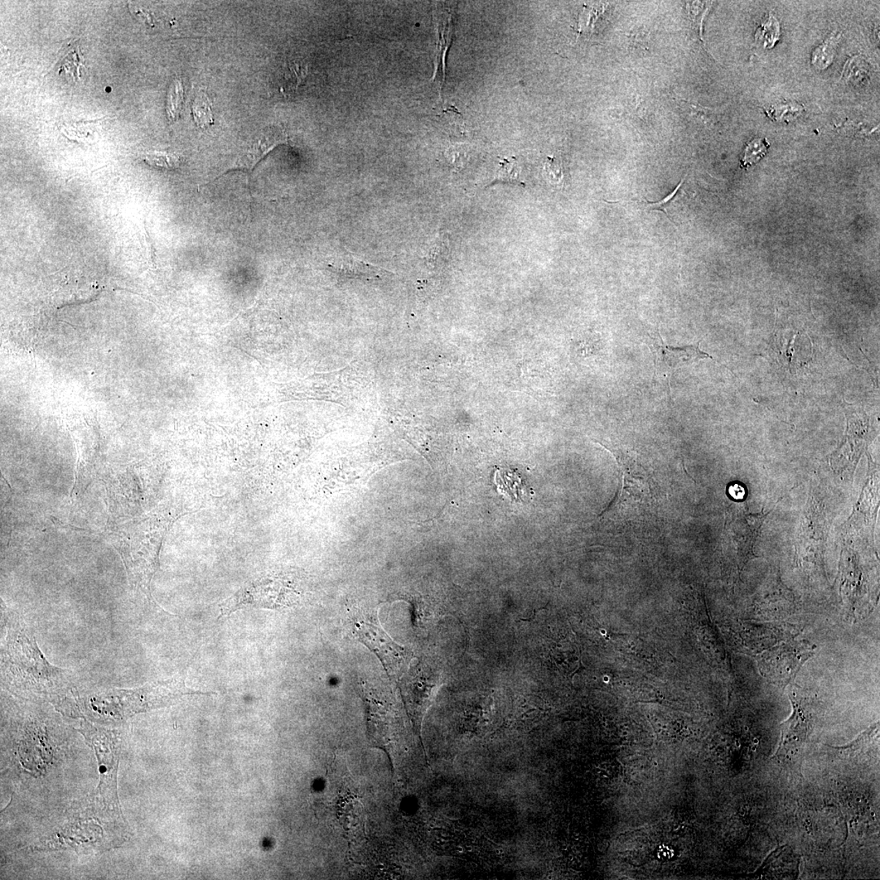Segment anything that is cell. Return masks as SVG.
Returning <instances> with one entry per match:
<instances>
[{"mask_svg":"<svg viewBox=\"0 0 880 880\" xmlns=\"http://www.w3.org/2000/svg\"><path fill=\"white\" fill-rule=\"evenodd\" d=\"M2 681L9 689L22 695L60 698L72 690L69 673L51 665L35 637L19 623H13L7 628L2 652Z\"/></svg>","mask_w":880,"mask_h":880,"instance_id":"6da1fadb","label":"cell"},{"mask_svg":"<svg viewBox=\"0 0 880 880\" xmlns=\"http://www.w3.org/2000/svg\"><path fill=\"white\" fill-rule=\"evenodd\" d=\"M616 458L621 476V487L607 510L613 519H633L653 506L651 478L635 451L616 444L602 443Z\"/></svg>","mask_w":880,"mask_h":880,"instance_id":"7a4b0ae2","label":"cell"},{"mask_svg":"<svg viewBox=\"0 0 880 880\" xmlns=\"http://www.w3.org/2000/svg\"><path fill=\"white\" fill-rule=\"evenodd\" d=\"M206 695L188 689L185 681L173 678L157 681L134 690H111L96 696L91 704L98 710L108 708V713L128 717L134 713L160 708L174 702L182 696Z\"/></svg>","mask_w":880,"mask_h":880,"instance_id":"3957f363","label":"cell"},{"mask_svg":"<svg viewBox=\"0 0 880 880\" xmlns=\"http://www.w3.org/2000/svg\"><path fill=\"white\" fill-rule=\"evenodd\" d=\"M788 696L793 713L781 725L780 743L773 759L783 765L801 766L814 725V706L805 691L796 686H790Z\"/></svg>","mask_w":880,"mask_h":880,"instance_id":"277c9868","label":"cell"},{"mask_svg":"<svg viewBox=\"0 0 880 880\" xmlns=\"http://www.w3.org/2000/svg\"><path fill=\"white\" fill-rule=\"evenodd\" d=\"M812 655V648L805 643H787L759 658V669L768 681L786 686Z\"/></svg>","mask_w":880,"mask_h":880,"instance_id":"5b68a950","label":"cell"},{"mask_svg":"<svg viewBox=\"0 0 880 880\" xmlns=\"http://www.w3.org/2000/svg\"><path fill=\"white\" fill-rule=\"evenodd\" d=\"M770 512L751 514L745 506L734 507L731 519L727 528L728 543H731L736 551L739 560L745 564L748 559L755 558L754 546L760 535L764 521Z\"/></svg>","mask_w":880,"mask_h":880,"instance_id":"8992f818","label":"cell"},{"mask_svg":"<svg viewBox=\"0 0 880 880\" xmlns=\"http://www.w3.org/2000/svg\"><path fill=\"white\" fill-rule=\"evenodd\" d=\"M359 639L376 653L391 676H397L408 663L409 654L395 643L379 626L368 622H358L355 627Z\"/></svg>","mask_w":880,"mask_h":880,"instance_id":"52a82bcc","label":"cell"},{"mask_svg":"<svg viewBox=\"0 0 880 880\" xmlns=\"http://www.w3.org/2000/svg\"><path fill=\"white\" fill-rule=\"evenodd\" d=\"M700 342L678 347H671L665 345L660 333L656 332L654 337H650V342L648 343L654 356L658 373L669 379V377L683 365H691L706 358L714 360L708 353L700 350Z\"/></svg>","mask_w":880,"mask_h":880,"instance_id":"ba28073f","label":"cell"},{"mask_svg":"<svg viewBox=\"0 0 880 880\" xmlns=\"http://www.w3.org/2000/svg\"><path fill=\"white\" fill-rule=\"evenodd\" d=\"M328 267L344 277L372 279L390 275L389 271L358 259L344 248L337 250L333 260L328 264Z\"/></svg>","mask_w":880,"mask_h":880,"instance_id":"9c48e42d","label":"cell"},{"mask_svg":"<svg viewBox=\"0 0 880 880\" xmlns=\"http://www.w3.org/2000/svg\"><path fill=\"white\" fill-rule=\"evenodd\" d=\"M494 483L497 491L513 501H524L528 496V488L521 476L510 469H500L495 472Z\"/></svg>","mask_w":880,"mask_h":880,"instance_id":"30bf717a","label":"cell"},{"mask_svg":"<svg viewBox=\"0 0 880 880\" xmlns=\"http://www.w3.org/2000/svg\"><path fill=\"white\" fill-rule=\"evenodd\" d=\"M287 140V137L283 132L278 130L269 129L265 130V132L259 137L257 142L254 143V147L251 148L248 152V155L245 157L248 160L244 163V165L249 167L254 166L262 158L266 153L273 149L275 145L284 143Z\"/></svg>","mask_w":880,"mask_h":880,"instance_id":"8fae6325","label":"cell"},{"mask_svg":"<svg viewBox=\"0 0 880 880\" xmlns=\"http://www.w3.org/2000/svg\"><path fill=\"white\" fill-rule=\"evenodd\" d=\"M449 254L448 239L446 234L439 235L427 246L424 261L428 267H441Z\"/></svg>","mask_w":880,"mask_h":880,"instance_id":"7c38bea8","label":"cell"},{"mask_svg":"<svg viewBox=\"0 0 880 880\" xmlns=\"http://www.w3.org/2000/svg\"><path fill=\"white\" fill-rule=\"evenodd\" d=\"M756 41L767 50H771L780 38V25L776 17L770 14L767 21L757 29Z\"/></svg>","mask_w":880,"mask_h":880,"instance_id":"4fadbf2b","label":"cell"},{"mask_svg":"<svg viewBox=\"0 0 880 880\" xmlns=\"http://www.w3.org/2000/svg\"><path fill=\"white\" fill-rule=\"evenodd\" d=\"M683 183L684 180L681 181L675 190L672 192L669 196L665 197L663 200L657 202H651L648 201L643 202L642 208H644V209L648 211H663L666 216L669 218V220L672 222V223H673L672 215H674V212L678 210V199L681 196V192H683V190H681V187H683Z\"/></svg>","mask_w":880,"mask_h":880,"instance_id":"5bb4252c","label":"cell"},{"mask_svg":"<svg viewBox=\"0 0 880 880\" xmlns=\"http://www.w3.org/2000/svg\"><path fill=\"white\" fill-rule=\"evenodd\" d=\"M144 162L149 166L154 168L161 169V170L172 171L180 167L182 162L181 156L175 153L166 152H153L147 154L144 158Z\"/></svg>","mask_w":880,"mask_h":880,"instance_id":"9a60e30c","label":"cell"},{"mask_svg":"<svg viewBox=\"0 0 880 880\" xmlns=\"http://www.w3.org/2000/svg\"><path fill=\"white\" fill-rule=\"evenodd\" d=\"M70 50L61 56L60 60V70H65L67 73L73 76L75 80L80 77V68L84 67V57L81 54L79 46L75 45L69 46Z\"/></svg>","mask_w":880,"mask_h":880,"instance_id":"2e32d148","label":"cell"},{"mask_svg":"<svg viewBox=\"0 0 880 880\" xmlns=\"http://www.w3.org/2000/svg\"><path fill=\"white\" fill-rule=\"evenodd\" d=\"M770 148V144L767 142L766 139L756 138L749 142L746 146L744 155L741 161L742 167H749L754 164L757 163L763 157L766 156L768 149Z\"/></svg>","mask_w":880,"mask_h":880,"instance_id":"e0dca14e","label":"cell"},{"mask_svg":"<svg viewBox=\"0 0 880 880\" xmlns=\"http://www.w3.org/2000/svg\"><path fill=\"white\" fill-rule=\"evenodd\" d=\"M498 181L524 185L520 179V168L515 158H504L501 161L494 182Z\"/></svg>","mask_w":880,"mask_h":880,"instance_id":"ac0fdd59","label":"cell"},{"mask_svg":"<svg viewBox=\"0 0 880 880\" xmlns=\"http://www.w3.org/2000/svg\"><path fill=\"white\" fill-rule=\"evenodd\" d=\"M183 91L180 80L173 81L168 94L167 114L171 120H176L182 109Z\"/></svg>","mask_w":880,"mask_h":880,"instance_id":"d6986e66","label":"cell"},{"mask_svg":"<svg viewBox=\"0 0 880 880\" xmlns=\"http://www.w3.org/2000/svg\"><path fill=\"white\" fill-rule=\"evenodd\" d=\"M192 112L195 122L202 128L213 123L211 104L204 94L198 96L193 105Z\"/></svg>","mask_w":880,"mask_h":880,"instance_id":"ffe728a7","label":"cell"},{"mask_svg":"<svg viewBox=\"0 0 880 880\" xmlns=\"http://www.w3.org/2000/svg\"><path fill=\"white\" fill-rule=\"evenodd\" d=\"M835 38V37L830 38L828 40L824 42L823 45H821L814 51L813 64L817 68L823 70L824 68L828 67L831 61H833L836 45Z\"/></svg>","mask_w":880,"mask_h":880,"instance_id":"44dd1931","label":"cell"},{"mask_svg":"<svg viewBox=\"0 0 880 880\" xmlns=\"http://www.w3.org/2000/svg\"><path fill=\"white\" fill-rule=\"evenodd\" d=\"M544 176L550 185H562L564 178L562 161L555 157L548 158L544 166Z\"/></svg>","mask_w":880,"mask_h":880,"instance_id":"7402d4cb","label":"cell"},{"mask_svg":"<svg viewBox=\"0 0 880 880\" xmlns=\"http://www.w3.org/2000/svg\"><path fill=\"white\" fill-rule=\"evenodd\" d=\"M728 492L730 496L736 501H743L746 497V490L741 483H734L730 485L728 488Z\"/></svg>","mask_w":880,"mask_h":880,"instance_id":"603a6c76","label":"cell"}]
</instances>
